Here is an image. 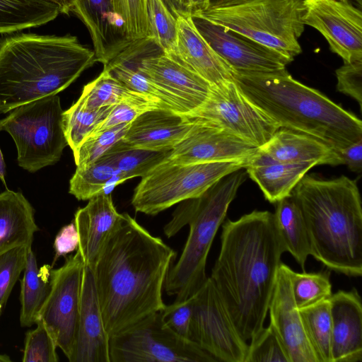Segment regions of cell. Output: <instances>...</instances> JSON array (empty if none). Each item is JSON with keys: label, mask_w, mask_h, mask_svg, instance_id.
I'll use <instances>...</instances> for the list:
<instances>
[{"label": "cell", "mask_w": 362, "mask_h": 362, "mask_svg": "<svg viewBox=\"0 0 362 362\" xmlns=\"http://www.w3.org/2000/svg\"><path fill=\"white\" fill-rule=\"evenodd\" d=\"M175 256L161 238L121 214L93 271L110 337L164 309L163 288Z\"/></svg>", "instance_id": "1"}, {"label": "cell", "mask_w": 362, "mask_h": 362, "mask_svg": "<svg viewBox=\"0 0 362 362\" xmlns=\"http://www.w3.org/2000/svg\"><path fill=\"white\" fill-rule=\"evenodd\" d=\"M284 252L270 211L255 210L222 225L209 278L245 341L264 327Z\"/></svg>", "instance_id": "2"}, {"label": "cell", "mask_w": 362, "mask_h": 362, "mask_svg": "<svg viewBox=\"0 0 362 362\" xmlns=\"http://www.w3.org/2000/svg\"><path fill=\"white\" fill-rule=\"evenodd\" d=\"M75 35L16 33L0 38V114L67 88L95 63Z\"/></svg>", "instance_id": "3"}, {"label": "cell", "mask_w": 362, "mask_h": 362, "mask_svg": "<svg viewBox=\"0 0 362 362\" xmlns=\"http://www.w3.org/2000/svg\"><path fill=\"white\" fill-rule=\"evenodd\" d=\"M308 229L311 255L336 272L362 274V208L358 185L346 176L305 175L291 192Z\"/></svg>", "instance_id": "4"}, {"label": "cell", "mask_w": 362, "mask_h": 362, "mask_svg": "<svg viewBox=\"0 0 362 362\" xmlns=\"http://www.w3.org/2000/svg\"><path fill=\"white\" fill-rule=\"evenodd\" d=\"M243 93L279 126L315 137L335 151L362 139V122L286 69L234 73Z\"/></svg>", "instance_id": "5"}, {"label": "cell", "mask_w": 362, "mask_h": 362, "mask_svg": "<svg viewBox=\"0 0 362 362\" xmlns=\"http://www.w3.org/2000/svg\"><path fill=\"white\" fill-rule=\"evenodd\" d=\"M240 170L223 177L201 197L182 202L164 226L165 236L175 235L189 225V232L178 261L170 267L164 284L165 292L182 300L194 296L204 284L207 257L247 173Z\"/></svg>", "instance_id": "6"}, {"label": "cell", "mask_w": 362, "mask_h": 362, "mask_svg": "<svg viewBox=\"0 0 362 362\" xmlns=\"http://www.w3.org/2000/svg\"><path fill=\"white\" fill-rule=\"evenodd\" d=\"M303 0H221L191 13L292 59L301 53Z\"/></svg>", "instance_id": "7"}, {"label": "cell", "mask_w": 362, "mask_h": 362, "mask_svg": "<svg viewBox=\"0 0 362 362\" xmlns=\"http://www.w3.org/2000/svg\"><path fill=\"white\" fill-rule=\"evenodd\" d=\"M60 98L51 95L21 105L0 120V132L12 137L18 165L34 173L58 163L68 143Z\"/></svg>", "instance_id": "8"}, {"label": "cell", "mask_w": 362, "mask_h": 362, "mask_svg": "<svg viewBox=\"0 0 362 362\" xmlns=\"http://www.w3.org/2000/svg\"><path fill=\"white\" fill-rule=\"evenodd\" d=\"M246 160L175 164L165 160L141 177L132 204L154 216L183 201L201 197L226 175L245 168Z\"/></svg>", "instance_id": "9"}, {"label": "cell", "mask_w": 362, "mask_h": 362, "mask_svg": "<svg viewBox=\"0 0 362 362\" xmlns=\"http://www.w3.org/2000/svg\"><path fill=\"white\" fill-rule=\"evenodd\" d=\"M110 362H216L195 343L172 331L161 311L110 337Z\"/></svg>", "instance_id": "10"}, {"label": "cell", "mask_w": 362, "mask_h": 362, "mask_svg": "<svg viewBox=\"0 0 362 362\" xmlns=\"http://www.w3.org/2000/svg\"><path fill=\"white\" fill-rule=\"evenodd\" d=\"M183 115L221 129L258 148L280 128L243 93L234 80L211 86L204 102Z\"/></svg>", "instance_id": "11"}, {"label": "cell", "mask_w": 362, "mask_h": 362, "mask_svg": "<svg viewBox=\"0 0 362 362\" xmlns=\"http://www.w3.org/2000/svg\"><path fill=\"white\" fill-rule=\"evenodd\" d=\"M83 267L82 257L76 250L62 267L50 269L49 293L37 317L46 325L68 360L76 339Z\"/></svg>", "instance_id": "12"}, {"label": "cell", "mask_w": 362, "mask_h": 362, "mask_svg": "<svg viewBox=\"0 0 362 362\" xmlns=\"http://www.w3.org/2000/svg\"><path fill=\"white\" fill-rule=\"evenodd\" d=\"M191 341L216 362L245 361L248 344L209 277L194 295Z\"/></svg>", "instance_id": "13"}, {"label": "cell", "mask_w": 362, "mask_h": 362, "mask_svg": "<svg viewBox=\"0 0 362 362\" xmlns=\"http://www.w3.org/2000/svg\"><path fill=\"white\" fill-rule=\"evenodd\" d=\"M134 66L173 102L177 112L187 113L202 105L211 85L174 57L163 52L142 54L136 50L117 58Z\"/></svg>", "instance_id": "14"}, {"label": "cell", "mask_w": 362, "mask_h": 362, "mask_svg": "<svg viewBox=\"0 0 362 362\" xmlns=\"http://www.w3.org/2000/svg\"><path fill=\"white\" fill-rule=\"evenodd\" d=\"M303 21L318 30L344 63L362 60V11L350 0H303Z\"/></svg>", "instance_id": "15"}, {"label": "cell", "mask_w": 362, "mask_h": 362, "mask_svg": "<svg viewBox=\"0 0 362 362\" xmlns=\"http://www.w3.org/2000/svg\"><path fill=\"white\" fill-rule=\"evenodd\" d=\"M192 17L200 35L234 73L276 71L286 69L293 60L239 33L201 18Z\"/></svg>", "instance_id": "16"}, {"label": "cell", "mask_w": 362, "mask_h": 362, "mask_svg": "<svg viewBox=\"0 0 362 362\" xmlns=\"http://www.w3.org/2000/svg\"><path fill=\"white\" fill-rule=\"evenodd\" d=\"M172 149L167 161L189 164L214 161L249 160L258 148L221 129L199 121Z\"/></svg>", "instance_id": "17"}, {"label": "cell", "mask_w": 362, "mask_h": 362, "mask_svg": "<svg viewBox=\"0 0 362 362\" xmlns=\"http://www.w3.org/2000/svg\"><path fill=\"white\" fill-rule=\"evenodd\" d=\"M291 270L281 263L268 307L269 325L279 337L290 362H317L293 297Z\"/></svg>", "instance_id": "18"}, {"label": "cell", "mask_w": 362, "mask_h": 362, "mask_svg": "<svg viewBox=\"0 0 362 362\" xmlns=\"http://www.w3.org/2000/svg\"><path fill=\"white\" fill-rule=\"evenodd\" d=\"M110 336L107 332L97 295L93 270L84 266L79 318L70 362H110Z\"/></svg>", "instance_id": "19"}, {"label": "cell", "mask_w": 362, "mask_h": 362, "mask_svg": "<svg viewBox=\"0 0 362 362\" xmlns=\"http://www.w3.org/2000/svg\"><path fill=\"white\" fill-rule=\"evenodd\" d=\"M85 25L93 45L96 62L107 65L133 45L111 0H76L73 13Z\"/></svg>", "instance_id": "20"}, {"label": "cell", "mask_w": 362, "mask_h": 362, "mask_svg": "<svg viewBox=\"0 0 362 362\" xmlns=\"http://www.w3.org/2000/svg\"><path fill=\"white\" fill-rule=\"evenodd\" d=\"M176 18L177 46L170 55L211 86L234 80V72L198 32L191 13L179 14Z\"/></svg>", "instance_id": "21"}, {"label": "cell", "mask_w": 362, "mask_h": 362, "mask_svg": "<svg viewBox=\"0 0 362 362\" xmlns=\"http://www.w3.org/2000/svg\"><path fill=\"white\" fill-rule=\"evenodd\" d=\"M194 122L166 108L144 112L130 123L120 140L124 144L154 151H171L188 133Z\"/></svg>", "instance_id": "22"}, {"label": "cell", "mask_w": 362, "mask_h": 362, "mask_svg": "<svg viewBox=\"0 0 362 362\" xmlns=\"http://www.w3.org/2000/svg\"><path fill=\"white\" fill-rule=\"evenodd\" d=\"M332 362L362 361V304L356 289L329 298Z\"/></svg>", "instance_id": "23"}, {"label": "cell", "mask_w": 362, "mask_h": 362, "mask_svg": "<svg viewBox=\"0 0 362 362\" xmlns=\"http://www.w3.org/2000/svg\"><path fill=\"white\" fill-rule=\"evenodd\" d=\"M110 193H102L88 199L74 214V223L78 235L79 251L84 266L93 271L110 233L121 217Z\"/></svg>", "instance_id": "24"}, {"label": "cell", "mask_w": 362, "mask_h": 362, "mask_svg": "<svg viewBox=\"0 0 362 362\" xmlns=\"http://www.w3.org/2000/svg\"><path fill=\"white\" fill-rule=\"evenodd\" d=\"M316 165L314 163L280 162L258 148L245 168L265 199L271 203H276L289 196L307 172Z\"/></svg>", "instance_id": "25"}, {"label": "cell", "mask_w": 362, "mask_h": 362, "mask_svg": "<svg viewBox=\"0 0 362 362\" xmlns=\"http://www.w3.org/2000/svg\"><path fill=\"white\" fill-rule=\"evenodd\" d=\"M259 150L280 162L339 165L334 148L310 135L286 128H279Z\"/></svg>", "instance_id": "26"}, {"label": "cell", "mask_w": 362, "mask_h": 362, "mask_svg": "<svg viewBox=\"0 0 362 362\" xmlns=\"http://www.w3.org/2000/svg\"><path fill=\"white\" fill-rule=\"evenodd\" d=\"M39 230L35 210L21 192L6 189L0 193V255L18 246L32 245Z\"/></svg>", "instance_id": "27"}, {"label": "cell", "mask_w": 362, "mask_h": 362, "mask_svg": "<svg viewBox=\"0 0 362 362\" xmlns=\"http://www.w3.org/2000/svg\"><path fill=\"white\" fill-rule=\"evenodd\" d=\"M276 203L274 220L285 252H288L304 271L311 248L303 213L291 194Z\"/></svg>", "instance_id": "28"}, {"label": "cell", "mask_w": 362, "mask_h": 362, "mask_svg": "<svg viewBox=\"0 0 362 362\" xmlns=\"http://www.w3.org/2000/svg\"><path fill=\"white\" fill-rule=\"evenodd\" d=\"M59 14V8L47 0H0V34L41 26Z\"/></svg>", "instance_id": "29"}, {"label": "cell", "mask_w": 362, "mask_h": 362, "mask_svg": "<svg viewBox=\"0 0 362 362\" xmlns=\"http://www.w3.org/2000/svg\"><path fill=\"white\" fill-rule=\"evenodd\" d=\"M51 267L38 269L32 247L28 250L23 277L21 281V327H31L36 323L38 312L49 290V276Z\"/></svg>", "instance_id": "30"}, {"label": "cell", "mask_w": 362, "mask_h": 362, "mask_svg": "<svg viewBox=\"0 0 362 362\" xmlns=\"http://www.w3.org/2000/svg\"><path fill=\"white\" fill-rule=\"evenodd\" d=\"M171 151L133 148L119 141L100 158L112 165L127 180L145 176L158 165L166 160Z\"/></svg>", "instance_id": "31"}, {"label": "cell", "mask_w": 362, "mask_h": 362, "mask_svg": "<svg viewBox=\"0 0 362 362\" xmlns=\"http://www.w3.org/2000/svg\"><path fill=\"white\" fill-rule=\"evenodd\" d=\"M329 299L299 310L305 336L317 362H332Z\"/></svg>", "instance_id": "32"}, {"label": "cell", "mask_w": 362, "mask_h": 362, "mask_svg": "<svg viewBox=\"0 0 362 362\" xmlns=\"http://www.w3.org/2000/svg\"><path fill=\"white\" fill-rule=\"evenodd\" d=\"M125 181L110 163L99 158L83 169L76 168L69 181V194L78 200H88L102 193H110V189Z\"/></svg>", "instance_id": "33"}, {"label": "cell", "mask_w": 362, "mask_h": 362, "mask_svg": "<svg viewBox=\"0 0 362 362\" xmlns=\"http://www.w3.org/2000/svg\"><path fill=\"white\" fill-rule=\"evenodd\" d=\"M112 106L90 110L79 98L68 110L63 112V127L68 146L73 153L110 114Z\"/></svg>", "instance_id": "34"}, {"label": "cell", "mask_w": 362, "mask_h": 362, "mask_svg": "<svg viewBox=\"0 0 362 362\" xmlns=\"http://www.w3.org/2000/svg\"><path fill=\"white\" fill-rule=\"evenodd\" d=\"M139 93L127 88L107 69L87 83L79 98L85 106L90 110L115 105L129 99Z\"/></svg>", "instance_id": "35"}, {"label": "cell", "mask_w": 362, "mask_h": 362, "mask_svg": "<svg viewBox=\"0 0 362 362\" xmlns=\"http://www.w3.org/2000/svg\"><path fill=\"white\" fill-rule=\"evenodd\" d=\"M151 42L164 53L172 54L177 46V18L163 0H146Z\"/></svg>", "instance_id": "36"}, {"label": "cell", "mask_w": 362, "mask_h": 362, "mask_svg": "<svg viewBox=\"0 0 362 362\" xmlns=\"http://www.w3.org/2000/svg\"><path fill=\"white\" fill-rule=\"evenodd\" d=\"M329 272L298 273L291 270L293 297L300 310L325 300L332 295Z\"/></svg>", "instance_id": "37"}, {"label": "cell", "mask_w": 362, "mask_h": 362, "mask_svg": "<svg viewBox=\"0 0 362 362\" xmlns=\"http://www.w3.org/2000/svg\"><path fill=\"white\" fill-rule=\"evenodd\" d=\"M129 125L130 123L120 124L90 134L73 153L76 168L83 169L96 162L124 136Z\"/></svg>", "instance_id": "38"}, {"label": "cell", "mask_w": 362, "mask_h": 362, "mask_svg": "<svg viewBox=\"0 0 362 362\" xmlns=\"http://www.w3.org/2000/svg\"><path fill=\"white\" fill-rule=\"evenodd\" d=\"M111 1L115 13L124 23L128 40L133 45L151 42L146 0Z\"/></svg>", "instance_id": "39"}, {"label": "cell", "mask_w": 362, "mask_h": 362, "mask_svg": "<svg viewBox=\"0 0 362 362\" xmlns=\"http://www.w3.org/2000/svg\"><path fill=\"white\" fill-rule=\"evenodd\" d=\"M103 68L107 69L129 90L157 98L170 110L178 112L170 99L148 78L129 63L115 58Z\"/></svg>", "instance_id": "40"}, {"label": "cell", "mask_w": 362, "mask_h": 362, "mask_svg": "<svg viewBox=\"0 0 362 362\" xmlns=\"http://www.w3.org/2000/svg\"><path fill=\"white\" fill-rule=\"evenodd\" d=\"M157 108L170 109L157 98L138 93L135 96L115 105L108 116L95 127L92 133L120 124L131 123L144 112Z\"/></svg>", "instance_id": "41"}, {"label": "cell", "mask_w": 362, "mask_h": 362, "mask_svg": "<svg viewBox=\"0 0 362 362\" xmlns=\"http://www.w3.org/2000/svg\"><path fill=\"white\" fill-rule=\"evenodd\" d=\"M250 340L245 362H290L279 337L270 325L261 329Z\"/></svg>", "instance_id": "42"}, {"label": "cell", "mask_w": 362, "mask_h": 362, "mask_svg": "<svg viewBox=\"0 0 362 362\" xmlns=\"http://www.w3.org/2000/svg\"><path fill=\"white\" fill-rule=\"evenodd\" d=\"M30 247L32 245L18 246L0 255V315L15 284L25 269Z\"/></svg>", "instance_id": "43"}, {"label": "cell", "mask_w": 362, "mask_h": 362, "mask_svg": "<svg viewBox=\"0 0 362 362\" xmlns=\"http://www.w3.org/2000/svg\"><path fill=\"white\" fill-rule=\"evenodd\" d=\"M35 329L26 332L22 361L57 362V342L41 320Z\"/></svg>", "instance_id": "44"}, {"label": "cell", "mask_w": 362, "mask_h": 362, "mask_svg": "<svg viewBox=\"0 0 362 362\" xmlns=\"http://www.w3.org/2000/svg\"><path fill=\"white\" fill-rule=\"evenodd\" d=\"M193 308L194 296L185 300H175L161 310L162 321L175 334L191 341Z\"/></svg>", "instance_id": "45"}, {"label": "cell", "mask_w": 362, "mask_h": 362, "mask_svg": "<svg viewBox=\"0 0 362 362\" xmlns=\"http://www.w3.org/2000/svg\"><path fill=\"white\" fill-rule=\"evenodd\" d=\"M338 91L354 98L362 108V60L344 63L336 71Z\"/></svg>", "instance_id": "46"}, {"label": "cell", "mask_w": 362, "mask_h": 362, "mask_svg": "<svg viewBox=\"0 0 362 362\" xmlns=\"http://www.w3.org/2000/svg\"><path fill=\"white\" fill-rule=\"evenodd\" d=\"M78 246V235L74 222L62 227L55 237L54 248L55 256L54 262L59 257L77 250Z\"/></svg>", "instance_id": "47"}, {"label": "cell", "mask_w": 362, "mask_h": 362, "mask_svg": "<svg viewBox=\"0 0 362 362\" xmlns=\"http://www.w3.org/2000/svg\"><path fill=\"white\" fill-rule=\"evenodd\" d=\"M336 152L339 160V165H346L352 172L361 173L362 139L344 148L336 151Z\"/></svg>", "instance_id": "48"}, {"label": "cell", "mask_w": 362, "mask_h": 362, "mask_svg": "<svg viewBox=\"0 0 362 362\" xmlns=\"http://www.w3.org/2000/svg\"><path fill=\"white\" fill-rule=\"evenodd\" d=\"M173 14L177 17L179 14L191 13L187 0H163Z\"/></svg>", "instance_id": "49"}, {"label": "cell", "mask_w": 362, "mask_h": 362, "mask_svg": "<svg viewBox=\"0 0 362 362\" xmlns=\"http://www.w3.org/2000/svg\"><path fill=\"white\" fill-rule=\"evenodd\" d=\"M190 13L207 8L211 0H187Z\"/></svg>", "instance_id": "50"}, {"label": "cell", "mask_w": 362, "mask_h": 362, "mask_svg": "<svg viewBox=\"0 0 362 362\" xmlns=\"http://www.w3.org/2000/svg\"><path fill=\"white\" fill-rule=\"evenodd\" d=\"M6 175V163L0 148V180L4 186L6 187V181L5 178Z\"/></svg>", "instance_id": "51"}, {"label": "cell", "mask_w": 362, "mask_h": 362, "mask_svg": "<svg viewBox=\"0 0 362 362\" xmlns=\"http://www.w3.org/2000/svg\"><path fill=\"white\" fill-rule=\"evenodd\" d=\"M11 359L6 354H0V362H11Z\"/></svg>", "instance_id": "52"}, {"label": "cell", "mask_w": 362, "mask_h": 362, "mask_svg": "<svg viewBox=\"0 0 362 362\" xmlns=\"http://www.w3.org/2000/svg\"><path fill=\"white\" fill-rule=\"evenodd\" d=\"M356 4H358V7H361V4H362V0H354Z\"/></svg>", "instance_id": "53"}, {"label": "cell", "mask_w": 362, "mask_h": 362, "mask_svg": "<svg viewBox=\"0 0 362 362\" xmlns=\"http://www.w3.org/2000/svg\"><path fill=\"white\" fill-rule=\"evenodd\" d=\"M218 1H221V0H211V4Z\"/></svg>", "instance_id": "54"}]
</instances>
